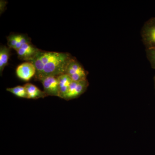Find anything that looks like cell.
<instances>
[{"instance_id":"6da1fadb","label":"cell","mask_w":155,"mask_h":155,"mask_svg":"<svg viewBox=\"0 0 155 155\" xmlns=\"http://www.w3.org/2000/svg\"><path fill=\"white\" fill-rule=\"evenodd\" d=\"M74 58L69 53L40 50L28 62H31L35 67V80L40 81L47 76H58L65 74L68 64Z\"/></svg>"},{"instance_id":"7a4b0ae2","label":"cell","mask_w":155,"mask_h":155,"mask_svg":"<svg viewBox=\"0 0 155 155\" xmlns=\"http://www.w3.org/2000/svg\"><path fill=\"white\" fill-rule=\"evenodd\" d=\"M143 41L147 49H155V17L145 23L141 31Z\"/></svg>"},{"instance_id":"3957f363","label":"cell","mask_w":155,"mask_h":155,"mask_svg":"<svg viewBox=\"0 0 155 155\" xmlns=\"http://www.w3.org/2000/svg\"><path fill=\"white\" fill-rule=\"evenodd\" d=\"M88 73L75 58L69 62L65 72L70 76L72 81L77 82L87 79Z\"/></svg>"},{"instance_id":"277c9868","label":"cell","mask_w":155,"mask_h":155,"mask_svg":"<svg viewBox=\"0 0 155 155\" xmlns=\"http://www.w3.org/2000/svg\"><path fill=\"white\" fill-rule=\"evenodd\" d=\"M89 82L87 79L78 82L72 81L63 99L69 101L77 98L86 91Z\"/></svg>"},{"instance_id":"5b68a950","label":"cell","mask_w":155,"mask_h":155,"mask_svg":"<svg viewBox=\"0 0 155 155\" xmlns=\"http://www.w3.org/2000/svg\"><path fill=\"white\" fill-rule=\"evenodd\" d=\"M44 87V91L47 96L60 97L58 76H49L40 81Z\"/></svg>"},{"instance_id":"8992f818","label":"cell","mask_w":155,"mask_h":155,"mask_svg":"<svg viewBox=\"0 0 155 155\" xmlns=\"http://www.w3.org/2000/svg\"><path fill=\"white\" fill-rule=\"evenodd\" d=\"M36 69L32 63L26 62L19 65L16 69V74L20 79L28 81L35 76Z\"/></svg>"},{"instance_id":"52a82bcc","label":"cell","mask_w":155,"mask_h":155,"mask_svg":"<svg viewBox=\"0 0 155 155\" xmlns=\"http://www.w3.org/2000/svg\"><path fill=\"white\" fill-rule=\"evenodd\" d=\"M40 50L31 43H29L22 45L17 52L19 59L28 62L34 57Z\"/></svg>"},{"instance_id":"ba28073f","label":"cell","mask_w":155,"mask_h":155,"mask_svg":"<svg viewBox=\"0 0 155 155\" xmlns=\"http://www.w3.org/2000/svg\"><path fill=\"white\" fill-rule=\"evenodd\" d=\"M58 78L60 91V98L63 99L64 96L67 94L72 81L70 76L66 74L59 75L58 76Z\"/></svg>"},{"instance_id":"9c48e42d","label":"cell","mask_w":155,"mask_h":155,"mask_svg":"<svg viewBox=\"0 0 155 155\" xmlns=\"http://www.w3.org/2000/svg\"><path fill=\"white\" fill-rule=\"evenodd\" d=\"M24 86L28 94V99L36 100L44 98L48 96L44 91H42L37 87L32 84L26 83Z\"/></svg>"},{"instance_id":"30bf717a","label":"cell","mask_w":155,"mask_h":155,"mask_svg":"<svg viewBox=\"0 0 155 155\" xmlns=\"http://www.w3.org/2000/svg\"><path fill=\"white\" fill-rule=\"evenodd\" d=\"M10 48L6 46H1L0 48V72L2 75L5 67L8 64V60L11 55Z\"/></svg>"},{"instance_id":"8fae6325","label":"cell","mask_w":155,"mask_h":155,"mask_svg":"<svg viewBox=\"0 0 155 155\" xmlns=\"http://www.w3.org/2000/svg\"><path fill=\"white\" fill-rule=\"evenodd\" d=\"M7 91L20 98L28 99V94L24 86H17L14 87L7 88Z\"/></svg>"},{"instance_id":"7c38bea8","label":"cell","mask_w":155,"mask_h":155,"mask_svg":"<svg viewBox=\"0 0 155 155\" xmlns=\"http://www.w3.org/2000/svg\"><path fill=\"white\" fill-rule=\"evenodd\" d=\"M19 34H12L7 37L9 47L15 50L18 42Z\"/></svg>"},{"instance_id":"4fadbf2b","label":"cell","mask_w":155,"mask_h":155,"mask_svg":"<svg viewBox=\"0 0 155 155\" xmlns=\"http://www.w3.org/2000/svg\"><path fill=\"white\" fill-rule=\"evenodd\" d=\"M146 53L147 58L150 62L152 68L155 69V49H147Z\"/></svg>"},{"instance_id":"5bb4252c","label":"cell","mask_w":155,"mask_h":155,"mask_svg":"<svg viewBox=\"0 0 155 155\" xmlns=\"http://www.w3.org/2000/svg\"><path fill=\"white\" fill-rule=\"evenodd\" d=\"M6 2L5 1H1V12H3L6 6Z\"/></svg>"},{"instance_id":"9a60e30c","label":"cell","mask_w":155,"mask_h":155,"mask_svg":"<svg viewBox=\"0 0 155 155\" xmlns=\"http://www.w3.org/2000/svg\"><path fill=\"white\" fill-rule=\"evenodd\" d=\"M154 81L155 87V76L154 78Z\"/></svg>"}]
</instances>
